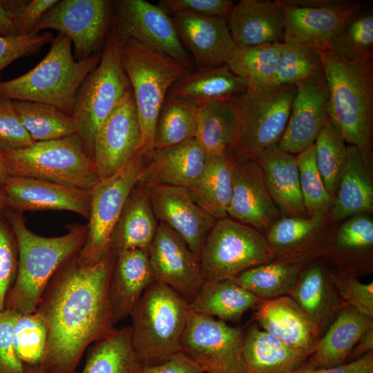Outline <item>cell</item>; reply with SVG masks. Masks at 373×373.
<instances>
[{"mask_svg":"<svg viewBox=\"0 0 373 373\" xmlns=\"http://www.w3.org/2000/svg\"><path fill=\"white\" fill-rule=\"evenodd\" d=\"M327 84L329 119L345 142L372 161L373 58L344 62L329 47L321 50Z\"/></svg>","mask_w":373,"mask_h":373,"instance_id":"3957f363","label":"cell"},{"mask_svg":"<svg viewBox=\"0 0 373 373\" xmlns=\"http://www.w3.org/2000/svg\"><path fill=\"white\" fill-rule=\"evenodd\" d=\"M373 327V319L345 305L319 338L307 363L315 368L337 367L347 358L361 336Z\"/></svg>","mask_w":373,"mask_h":373,"instance_id":"4dcf8cb0","label":"cell"},{"mask_svg":"<svg viewBox=\"0 0 373 373\" xmlns=\"http://www.w3.org/2000/svg\"><path fill=\"white\" fill-rule=\"evenodd\" d=\"M322 258L336 273L356 278L373 274V220L358 214L333 224L321 247Z\"/></svg>","mask_w":373,"mask_h":373,"instance_id":"ffe728a7","label":"cell"},{"mask_svg":"<svg viewBox=\"0 0 373 373\" xmlns=\"http://www.w3.org/2000/svg\"><path fill=\"white\" fill-rule=\"evenodd\" d=\"M234 163L229 155H207L202 175L187 188L192 199L216 220L228 217Z\"/></svg>","mask_w":373,"mask_h":373,"instance_id":"74e56055","label":"cell"},{"mask_svg":"<svg viewBox=\"0 0 373 373\" xmlns=\"http://www.w3.org/2000/svg\"><path fill=\"white\" fill-rule=\"evenodd\" d=\"M17 266V242L3 211L0 213V311L5 309L8 293L16 278Z\"/></svg>","mask_w":373,"mask_h":373,"instance_id":"681fc988","label":"cell"},{"mask_svg":"<svg viewBox=\"0 0 373 373\" xmlns=\"http://www.w3.org/2000/svg\"><path fill=\"white\" fill-rule=\"evenodd\" d=\"M112 17V1H59L41 18L32 34L44 29L58 31L73 43L74 57L81 61L102 50Z\"/></svg>","mask_w":373,"mask_h":373,"instance_id":"4fadbf2b","label":"cell"},{"mask_svg":"<svg viewBox=\"0 0 373 373\" xmlns=\"http://www.w3.org/2000/svg\"><path fill=\"white\" fill-rule=\"evenodd\" d=\"M283 43L235 46L227 57L225 64L248 87L270 85L281 54Z\"/></svg>","mask_w":373,"mask_h":373,"instance_id":"b9f144b4","label":"cell"},{"mask_svg":"<svg viewBox=\"0 0 373 373\" xmlns=\"http://www.w3.org/2000/svg\"><path fill=\"white\" fill-rule=\"evenodd\" d=\"M373 350V327L369 328L359 338L350 353L347 363L357 360Z\"/></svg>","mask_w":373,"mask_h":373,"instance_id":"91938a15","label":"cell"},{"mask_svg":"<svg viewBox=\"0 0 373 373\" xmlns=\"http://www.w3.org/2000/svg\"><path fill=\"white\" fill-rule=\"evenodd\" d=\"M148 253L155 282L169 286L190 304L204 283L200 258L161 222Z\"/></svg>","mask_w":373,"mask_h":373,"instance_id":"e0dca14e","label":"cell"},{"mask_svg":"<svg viewBox=\"0 0 373 373\" xmlns=\"http://www.w3.org/2000/svg\"><path fill=\"white\" fill-rule=\"evenodd\" d=\"M46 324L37 312L20 314L14 329V347L16 354L23 363L39 365L46 346Z\"/></svg>","mask_w":373,"mask_h":373,"instance_id":"c3c4849f","label":"cell"},{"mask_svg":"<svg viewBox=\"0 0 373 373\" xmlns=\"http://www.w3.org/2000/svg\"><path fill=\"white\" fill-rule=\"evenodd\" d=\"M19 315L6 308L0 311V373H24L14 347L15 325Z\"/></svg>","mask_w":373,"mask_h":373,"instance_id":"9f6ffc18","label":"cell"},{"mask_svg":"<svg viewBox=\"0 0 373 373\" xmlns=\"http://www.w3.org/2000/svg\"><path fill=\"white\" fill-rule=\"evenodd\" d=\"M328 97L323 68L296 84L288 122L278 144L282 150L296 155L314 145L329 119Z\"/></svg>","mask_w":373,"mask_h":373,"instance_id":"d6986e66","label":"cell"},{"mask_svg":"<svg viewBox=\"0 0 373 373\" xmlns=\"http://www.w3.org/2000/svg\"><path fill=\"white\" fill-rule=\"evenodd\" d=\"M24 367V373H48L44 370H42L39 365H31L23 364Z\"/></svg>","mask_w":373,"mask_h":373,"instance_id":"be15d7a7","label":"cell"},{"mask_svg":"<svg viewBox=\"0 0 373 373\" xmlns=\"http://www.w3.org/2000/svg\"><path fill=\"white\" fill-rule=\"evenodd\" d=\"M141 129L133 93L117 104L99 128L93 160L100 179L126 166L140 153Z\"/></svg>","mask_w":373,"mask_h":373,"instance_id":"2e32d148","label":"cell"},{"mask_svg":"<svg viewBox=\"0 0 373 373\" xmlns=\"http://www.w3.org/2000/svg\"><path fill=\"white\" fill-rule=\"evenodd\" d=\"M18 35L15 15L0 4V36Z\"/></svg>","mask_w":373,"mask_h":373,"instance_id":"94428289","label":"cell"},{"mask_svg":"<svg viewBox=\"0 0 373 373\" xmlns=\"http://www.w3.org/2000/svg\"><path fill=\"white\" fill-rule=\"evenodd\" d=\"M244 330L191 311L181 352L204 373H247L242 357Z\"/></svg>","mask_w":373,"mask_h":373,"instance_id":"7c38bea8","label":"cell"},{"mask_svg":"<svg viewBox=\"0 0 373 373\" xmlns=\"http://www.w3.org/2000/svg\"><path fill=\"white\" fill-rule=\"evenodd\" d=\"M338 130L327 121L314 145L316 162L329 194L335 199L347 157V146Z\"/></svg>","mask_w":373,"mask_h":373,"instance_id":"f6af8a7d","label":"cell"},{"mask_svg":"<svg viewBox=\"0 0 373 373\" xmlns=\"http://www.w3.org/2000/svg\"><path fill=\"white\" fill-rule=\"evenodd\" d=\"M333 270L322 258H314L303 269L288 295L314 323L321 336L345 305L332 282Z\"/></svg>","mask_w":373,"mask_h":373,"instance_id":"484cf974","label":"cell"},{"mask_svg":"<svg viewBox=\"0 0 373 373\" xmlns=\"http://www.w3.org/2000/svg\"><path fill=\"white\" fill-rule=\"evenodd\" d=\"M171 17L180 42L192 57L195 70L225 64L236 46L227 17L179 14Z\"/></svg>","mask_w":373,"mask_h":373,"instance_id":"603a6c76","label":"cell"},{"mask_svg":"<svg viewBox=\"0 0 373 373\" xmlns=\"http://www.w3.org/2000/svg\"><path fill=\"white\" fill-rule=\"evenodd\" d=\"M131 343V326L115 328L88 348L82 373H142Z\"/></svg>","mask_w":373,"mask_h":373,"instance_id":"ab89813d","label":"cell"},{"mask_svg":"<svg viewBox=\"0 0 373 373\" xmlns=\"http://www.w3.org/2000/svg\"><path fill=\"white\" fill-rule=\"evenodd\" d=\"M155 282L148 249L117 252L108 286L114 326L131 315L146 289Z\"/></svg>","mask_w":373,"mask_h":373,"instance_id":"d4e9b609","label":"cell"},{"mask_svg":"<svg viewBox=\"0 0 373 373\" xmlns=\"http://www.w3.org/2000/svg\"><path fill=\"white\" fill-rule=\"evenodd\" d=\"M142 188L157 222L174 231L200 258L207 235L216 219L192 199L186 188L167 185Z\"/></svg>","mask_w":373,"mask_h":373,"instance_id":"ac0fdd59","label":"cell"},{"mask_svg":"<svg viewBox=\"0 0 373 373\" xmlns=\"http://www.w3.org/2000/svg\"><path fill=\"white\" fill-rule=\"evenodd\" d=\"M102 51L77 61L72 52V41L59 33L37 66L21 76L0 82V98L45 103L72 116L77 91L97 66Z\"/></svg>","mask_w":373,"mask_h":373,"instance_id":"277c9868","label":"cell"},{"mask_svg":"<svg viewBox=\"0 0 373 373\" xmlns=\"http://www.w3.org/2000/svg\"><path fill=\"white\" fill-rule=\"evenodd\" d=\"M142 373H204L193 361L180 352L160 364L144 366Z\"/></svg>","mask_w":373,"mask_h":373,"instance_id":"680465c9","label":"cell"},{"mask_svg":"<svg viewBox=\"0 0 373 373\" xmlns=\"http://www.w3.org/2000/svg\"><path fill=\"white\" fill-rule=\"evenodd\" d=\"M235 3L231 0H160L157 6L171 17L179 14L228 17Z\"/></svg>","mask_w":373,"mask_h":373,"instance_id":"11a10c76","label":"cell"},{"mask_svg":"<svg viewBox=\"0 0 373 373\" xmlns=\"http://www.w3.org/2000/svg\"><path fill=\"white\" fill-rule=\"evenodd\" d=\"M242 352L247 373H290L307 359L255 323L244 331Z\"/></svg>","mask_w":373,"mask_h":373,"instance_id":"836d02e7","label":"cell"},{"mask_svg":"<svg viewBox=\"0 0 373 373\" xmlns=\"http://www.w3.org/2000/svg\"><path fill=\"white\" fill-rule=\"evenodd\" d=\"M253 321L300 356L308 358L321 335L289 296L262 300L255 309Z\"/></svg>","mask_w":373,"mask_h":373,"instance_id":"cb8c5ba5","label":"cell"},{"mask_svg":"<svg viewBox=\"0 0 373 373\" xmlns=\"http://www.w3.org/2000/svg\"><path fill=\"white\" fill-rule=\"evenodd\" d=\"M9 177L6 165L0 157V188L2 187L7 178Z\"/></svg>","mask_w":373,"mask_h":373,"instance_id":"6125c7cd","label":"cell"},{"mask_svg":"<svg viewBox=\"0 0 373 373\" xmlns=\"http://www.w3.org/2000/svg\"><path fill=\"white\" fill-rule=\"evenodd\" d=\"M113 19L120 37H131L195 70L192 57L178 37L172 17L157 5L144 0L112 1Z\"/></svg>","mask_w":373,"mask_h":373,"instance_id":"9a60e30c","label":"cell"},{"mask_svg":"<svg viewBox=\"0 0 373 373\" xmlns=\"http://www.w3.org/2000/svg\"><path fill=\"white\" fill-rule=\"evenodd\" d=\"M284 16V41L319 50L329 46L347 20L366 6L361 1L277 0Z\"/></svg>","mask_w":373,"mask_h":373,"instance_id":"5bb4252c","label":"cell"},{"mask_svg":"<svg viewBox=\"0 0 373 373\" xmlns=\"http://www.w3.org/2000/svg\"><path fill=\"white\" fill-rule=\"evenodd\" d=\"M274 258L262 233L229 217L216 220L200 255L204 282L234 279Z\"/></svg>","mask_w":373,"mask_h":373,"instance_id":"30bf717a","label":"cell"},{"mask_svg":"<svg viewBox=\"0 0 373 373\" xmlns=\"http://www.w3.org/2000/svg\"><path fill=\"white\" fill-rule=\"evenodd\" d=\"M7 209L6 199L3 191L0 188V213Z\"/></svg>","mask_w":373,"mask_h":373,"instance_id":"e7e4bbea","label":"cell"},{"mask_svg":"<svg viewBox=\"0 0 373 373\" xmlns=\"http://www.w3.org/2000/svg\"><path fill=\"white\" fill-rule=\"evenodd\" d=\"M9 176L26 177L91 190L100 180L76 134L0 153Z\"/></svg>","mask_w":373,"mask_h":373,"instance_id":"ba28073f","label":"cell"},{"mask_svg":"<svg viewBox=\"0 0 373 373\" xmlns=\"http://www.w3.org/2000/svg\"><path fill=\"white\" fill-rule=\"evenodd\" d=\"M117 253L93 265L77 254L66 260L45 288L35 312L44 318L47 343L39 366L48 373H77L85 350L115 328L108 286Z\"/></svg>","mask_w":373,"mask_h":373,"instance_id":"6da1fadb","label":"cell"},{"mask_svg":"<svg viewBox=\"0 0 373 373\" xmlns=\"http://www.w3.org/2000/svg\"><path fill=\"white\" fill-rule=\"evenodd\" d=\"M121 45L112 17L100 61L84 78L75 95L72 117L76 135L92 159L99 128L122 99L132 92L122 66Z\"/></svg>","mask_w":373,"mask_h":373,"instance_id":"52a82bcc","label":"cell"},{"mask_svg":"<svg viewBox=\"0 0 373 373\" xmlns=\"http://www.w3.org/2000/svg\"><path fill=\"white\" fill-rule=\"evenodd\" d=\"M314 259L284 257L252 267L233 280L261 300L288 296L305 266Z\"/></svg>","mask_w":373,"mask_h":373,"instance_id":"f35d334b","label":"cell"},{"mask_svg":"<svg viewBox=\"0 0 373 373\" xmlns=\"http://www.w3.org/2000/svg\"><path fill=\"white\" fill-rule=\"evenodd\" d=\"M58 0H0V4L15 17L18 35H28Z\"/></svg>","mask_w":373,"mask_h":373,"instance_id":"db71d44e","label":"cell"},{"mask_svg":"<svg viewBox=\"0 0 373 373\" xmlns=\"http://www.w3.org/2000/svg\"><path fill=\"white\" fill-rule=\"evenodd\" d=\"M334 285L345 305L373 319V283L365 284L358 278L340 274L333 270Z\"/></svg>","mask_w":373,"mask_h":373,"instance_id":"816d5d0a","label":"cell"},{"mask_svg":"<svg viewBox=\"0 0 373 373\" xmlns=\"http://www.w3.org/2000/svg\"><path fill=\"white\" fill-rule=\"evenodd\" d=\"M207 155L195 138L159 151L146 160L137 182L141 187L167 185L189 188L202 175Z\"/></svg>","mask_w":373,"mask_h":373,"instance_id":"4316f807","label":"cell"},{"mask_svg":"<svg viewBox=\"0 0 373 373\" xmlns=\"http://www.w3.org/2000/svg\"><path fill=\"white\" fill-rule=\"evenodd\" d=\"M262 300L231 279L204 282L189 307L193 312L224 322L237 321Z\"/></svg>","mask_w":373,"mask_h":373,"instance_id":"8d00e7d4","label":"cell"},{"mask_svg":"<svg viewBox=\"0 0 373 373\" xmlns=\"http://www.w3.org/2000/svg\"><path fill=\"white\" fill-rule=\"evenodd\" d=\"M199 108V105L167 93L155 124L154 151L195 138Z\"/></svg>","mask_w":373,"mask_h":373,"instance_id":"60d3db41","label":"cell"},{"mask_svg":"<svg viewBox=\"0 0 373 373\" xmlns=\"http://www.w3.org/2000/svg\"><path fill=\"white\" fill-rule=\"evenodd\" d=\"M299 180L308 217L330 214L334 199L327 191L318 170L314 145L296 155Z\"/></svg>","mask_w":373,"mask_h":373,"instance_id":"7dc6e473","label":"cell"},{"mask_svg":"<svg viewBox=\"0 0 373 373\" xmlns=\"http://www.w3.org/2000/svg\"><path fill=\"white\" fill-rule=\"evenodd\" d=\"M247 88L224 64L189 72L175 82L167 93L202 106L211 101L233 100Z\"/></svg>","mask_w":373,"mask_h":373,"instance_id":"d6a6232c","label":"cell"},{"mask_svg":"<svg viewBox=\"0 0 373 373\" xmlns=\"http://www.w3.org/2000/svg\"><path fill=\"white\" fill-rule=\"evenodd\" d=\"M189 304L167 285L148 287L133 309L131 343L143 366L164 363L181 352Z\"/></svg>","mask_w":373,"mask_h":373,"instance_id":"5b68a950","label":"cell"},{"mask_svg":"<svg viewBox=\"0 0 373 373\" xmlns=\"http://www.w3.org/2000/svg\"><path fill=\"white\" fill-rule=\"evenodd\" d=\"M12 103L21 123L34 142L76 134L73 117L52 105L19 100H12Z\"/></svg>","mask_w":373,"mask_h":373,"instance_id":"7bdbcfd3","label":"cell"},{"mask_svg":"<svg viewBox=\"0 0 373 373\" xmlns=\"http://www.w3.org/2000/svg\"><path fill=\"white\" fill-rule=\"evenodd\" d=\"M321 68V50L310 46L283 42L270 85H296Z\"/></svg>","mask_w":373,"mask_h":373,"instance_id":"bcb514c9","label":"cell"},{"mask_svg":"<svg viewBox=\"0 0 373 373\" xmlns=\"http://www.w3.org/2000/svg\"><path fill=\"white\" fill-rule=\"evenodd\" d=\"M296 85L248 87L234 99L238 135L231 156L236 162L254 159L280 142L286 128Z\"/></svg>","mask_w":373,"mask_h":373,"instance_id":"9c48e42d","label":"cell"},{"mask_svg":"<svg viewBox=\"0 0 373 373\" xmlns=\"http://www.w3.org/2000/svg\"><path fill=\"white\" fill-rule=\"evenodd\" d=\"M290 373H373V350L357 360L333 367L315 368L306 361Z\"/></svg>","mask_w":373,"mask_h":373,"instance_id":"6f0895ef","label":"cell"},{"mask_svg":"<svg viewBox=\"0 0 373 373\" xmlns=\"http://www.w3.org/2000/svg\"><path fill=\"white\" fill-rule=\"evenodd\" d=\"M227 21L237 47L284 41V16L277 0L238 1L234 3Z\"/></svg>","mask_w":373,"mask_h":373,"instance_id":"83f0119b","label":"cell"},{"mask_svg":"<svg viewBox=\"0 0 373 373\" xmlns=\"http://www.w3.org/2000/svg\"><path fill=\"white\" fill-rule=\"evenodd\" d=\"M34 143L21 123L12 100L0 98V153L26 149Z\"/></svg>","mask_w":373,"mask_h":373,"instance_id":"f907efd6","label":"cell"},{"mask_svg":"<svg viewBox=\"0 0 373 373\" xmlns=\"http://www.w3.org/2000/svg\"><path fill=\"white\" fill-rule=\"evenodd\" d=\"M228 217L265 235L283 216L274 203L254 159L234 163Z\"/></svg>","mask_w":373,"mask_h":373,"instance_id":"7402d4cb","label":"cell"},{"mask_svg":"<svg viewBox=\"0 0 373 373\" xmlns=\"http://www.w3.org/2000/svg\"><path fill=\"white\" fill-rule=\"evenodd\" d=\"M373 213L372 161H366L359 150L347 146V157L330 217L334 224L358 214Z\"/></svg>","mask_w":373,"mask_h":373,"instance_id":"1f68e13d","label":"cell"},{"mask_svg":"<svg viewBox=\"0 0 373 373\" xmlns=\"http://www.w3.org/2000/svg\"><path fill=\"white\" fill-rule=\"evenodd\" d=\"M329 48L341 61L373 58V12L367 6L354 13L332 39Z\"/></svg>","mask_w":373,"mask_h":373,"instance_id":"ee69618b","label":"cell"},{"mask_svg":"<svg viewBox=\"0 0 373 373\" xmlns=\"http://www.w3.org/2000/svg\"><path fill=\"white\" fill-rule=\"evenodd\" d=\"M239 118L234 99L200 106L195 138L207 155H231L237 142Z\"/></svg>","mask_w":373,"mask_h":373,"instance_id":"d590c367","label":"cell"},{"mask_svg":"<svg viewBox=\"0 0 373 373\" xmlns=\"http://www.w3.org/2000/svg\"><path fill=\"white\" fill-rule=\"evenodd\" d=\"M5 213L18 246L17 273L8 293L5 308L19 314H32L56 271L83 247L88 227L70 224L64 235L44 237L28 229L22 213L6 209Z\"/></svg>","mask_w":373,"mask_h":373,"instance_id":"7a4b0ae2","label":"cell"},{"mask_svg":"<svg viewBox=\"0 0 373 373\" xmlns=\"http://www.w3.org/2000/svg\"><path fill=\"white\" fill-rule=\"evenodd\" d=\"M158 222L144 189L137 184L129 194L113 231L111 249H148Z\"/></svg>","mask_w":373,"mask_h":373,"instance_id":"e575fe53","label":"cell"},{"mask_svg":"<svg viewBox=\"0 0 373 373\" xmlns=\"http://www.w3.org/2000/svg\"><path fill=\"white\" fill-rule=\"evenodd\" d=\"M254 160L282 215L308 217L300 186L296 155L282 150L276 144L262 151Z\"/></svg>","mask_w":373,"mask_h":373,"instance_id":"f546056e","label":"cell"},{"mask_svg":"<svg viewBox=\"0 0 373 373\" xmlns=\"http://www.w3.org/2000/svg\"><path fill=\"white\" fill-rule=\"evenodd\" d=\"M330 214L312 217L283 216L264 235L275 258L314 259L333 225Z\"/></svg>","mask_w":373,"mask_h":373,"instance_id":"f1b7e54d","label":"cell"},{"mask_svg":"<svg viewBox=\"0 0 373 373\" xmlns=\"http://www.w3.org/2000/svg\"><path fill=\"white\" fill-rule=\"evenodd\" d=\"M50 32L28 35L0 36V73L15 60L37 54L43 46L50 44Z\"/></svg>","mask_w":373,"mask_h":373,"instance_id":"f5cc1de1","label":"cell"},{"mask_svg":"<svg viewBox=\"0 0 373 373\" xmlns=\"http://www.w3.org/2000/svg\"><path fill=\"white\" fill-rule=\"evenodd\" d=\"M120 38L122 66L131 84L141 129L139 154L147 160L154 151L155 124L165 96L171 86L190 71L145 43Z\"/></svg>","mask_w":373,"mask_h":373,"instance_id":"8992f818","label":"cell"},{"mask_svg":"<svg viewBox=\"0 0 373 373\" xmlns=\"http://www.w3.org/2000/svg\"><path fill=\"white\" fill-rule=\"evenodd\" d=\"M145 164L146 159L139 154L117 173L100 179L90 190L87 238L77 254L82 265H95L110 251L115 227L129 194L144 172Z\"/></svg>","mask_w":373,"mask_h":373,"instance_id":"8fae6325","label":"cell"},{"mask_svg":"<svg viewBox=\"0 0 373 373\" xmlns=\"http://www.w3.org/2000/svg\"><path fill=\"white\" fill-rule=\"evenodd\" d=\"M7 209L23 213L68 211L88 219L90 190L67 186L46 180L9 176L1 187Z\"/></svg>","mask_w":373,"mask_h":373,"instance_id":"44dd1931","label":"cell"}]
</instances>
